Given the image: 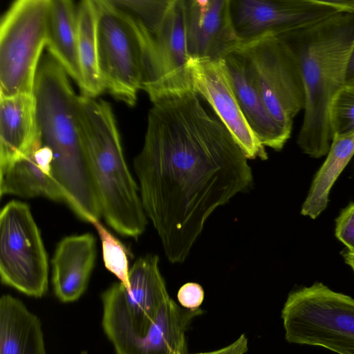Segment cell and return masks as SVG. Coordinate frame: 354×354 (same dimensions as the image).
I'll return each mask as SVG.
<instances>
[{
	"label": "cell",
	"mask_w": 354,
	"mask_h": 354,
	"mask_svg": "<svg viewBox=\"0 0 354 354\" xmlns=\"http://www.w3.org/2000/svg\"><path fill=\"white\" fill-rule=\"evenodd\" d=\"M133 166L145 212L172 263L186 259L213 212L252 182L242 149L194 89L153 102Z\"/></svg>",
	"instance_id": "cell-1"
},
{
	"label": "cell",
	"mask_w": 354,
	"mask_h": 354,
	"mask_svg": "<svg viewBox=\"0 0 354 354\" xmlns=\"http://www.w3.org/2000/svg\"><path fill=\"white\" fill-rule=\"evenodd\" d=\"M278 37L294 57L304 91V113L297 143L313 158L326 156L333 140L331 100L345 84L354 48V14L337 12Z\"/></svg>",
	"instance_id": "cell-2"
},
{
	"label": "cell",
	"mask_w": 354,
	"mask_h": 354,
	"mask_svg": "<svg viewBox=\"0 0 354 354\" xmlns=\"http://www.w3.org/2000/svg\"><path fill=\"white\" fill-rule=\"evenodd\" d=\"M33 94L39 138L53 153V175L66 203L82 220L99 221L102 209L80 132L78 95L67 73L49 54L40 60Z\"/></svg>",
	"instance_id": "cell-3"
},
{
	"label": "cell",
	"mask_w": 354,
	"mask_h": 354,
	"mask_svg": "<svg viewBox=\"0 0 354 354\" xmlns=\"http://www.w3.org/2000/svg\"><path fill=\"white\" fill-rule=\"evenodd\" d=\"M82 138L98 191L102 214L119 234L137 239L147 223L138 186L126 163L109 103L78 95Z\"/></svg>",
	"instance_id": "cell-4"
},
{
	"label": "cell",
	"mask_w": 354,
	"mask_h": 354,
	"mask_svg": "<svg viewBox=\"0 0 354 354\" xmlns=\"http://www.w3.org/2000/svg\"><path fill=\"white\" fill-rule=\"evenodd\" d=\"M285 338L354 354V299L315 282L290 292L281 310Z\"/></svg>",
	"instance_id": "cell-5"
},
{
	"label": "cell",
	"mask_w": 354,
	"mask_h": 354,
	"mask_svg": "<svg viewBox=\"0 0 354 354\" xmlns=\"http://www.w3.org/2000/svg\"><path fill=\"white\" fill-rule=\"evenodd\" d=\"M97 59L104 90L130 106L136 104L143 73V42L138 21L113 1L93 0Z\"/></svg>",
	"instance_id": "cell-6"
},
{
	"label": "cell",
	"mask_w": 354,
	"mask_h": 354,
	"mask_svg": "<svg viewBox=\"0 0 354 354\" xmlns=\"http://www.w3.org/2000/svg\"><path fill=\"white\" fill-rule=\"evenodd\" d=\"M158 263L156 254L138 258L128 287L119 282L102 293V328L115 350L142 337L170 297Z\"/></svg>",
	"instance_id": "cell-7"
},
{
	"label": "cell",
	"mask_w": 354,
	"mask_h": 354,
	"mask_svg": "<svg viewBox=\"0 0 354 354\" xmlns=\"http://www.w3.org/2000/svg\"><path fill=\"white\" fill-rule=\"evenodd\" d=\"M50 0H17L0 24V95L32 94Z\"/></svg>",
	"instance_id": "cell-8"
},
{
	"label": "cell",
	"mask_w": 354,
	"mask_h": 354,
	"mask_svg": "<svg viewBox=\"0 0 354 354\" xmlns=\"http://www.w3.org/2000/svg\"><path fill=\"white\" fill-rule=\"evenodd\" d=\"M2 283L36 298L48 288V261L28 205L12 200L0 212Z\"/></svg>",
	"instance_id": "cell-9"
},
{
	"label": "cell",
	"mask_w": 354,
	"mask_h": 354,
	"mask_svg": "<svg viewBox=\"0 0 354 354\" xmlns=\"http://www.w3.org/2000/svg\"><path fill=\"white\" fill-rule=\"evenodd\" d=\"M245 57L264 104L281 129L290 137L293 120L304 108V91L297 64L277 36L243 43Z\"/></svg>",
	"instance_id": "cell-10"
},
{
	"label": "cell",
	"mask_w": 354,
	"mask_h": 354,
	"mask_svg": "<svg viewBox=\"0 0 354 354\" xmlns=\"http://www.w3.org/2000/svg\"><path fill=\"white\" fill-rule=\"evenodd\" d=\"M138 20V19H137ZM143 42L141 89L153 102L193 89L187 48L184 0H171L160 24L148 32L138 20Z\"/></svg>",
	"instance_id": "cell-11"
},
{
	"label": "cell",
	"mask_w": 354,
	"mask_h": 354,
	"mask_svg": "<svg viewBox=\"0 0 354 354\" xmlns=\"http://www.w3.org/2000/svg\"><path fill=\"white\" fill-rule=\"evenodd\" d=\"M230 9L243 43L279 36L340 12L321 0H230Z\"/></svg>",
	"instance_id": "cell-12"
},
{
	"label": "cell",
	"mask_w": 354,
	"mask_h": 354,
	"mask_svg": "<svg viewBox=\"0 0 354 354\" xmlns=\"http://www.w3.org/2000/svg\"><path fill=\"white\" fill-rule=\"evenodd\" d=\"M194 91L213 109L248 159H268L265 146L248 124L236 99L223 59H192Z\"/></svg>",
	"instance_id": "cell-13"
},
{
	"label": "cell",
	"mask_w": 354,
	"mask_h": 354,
	"mask_svg": "<svg viewBox=\"0 0 354 354\" xmlns=\"http://www.w3.org/2000/svg\"><path fill=\"white\" fill-rule=\"evenodd\" d=\"M184 20L192 59H223L243 44L233 25L230 0H184Z\"/></svg>",
	"instance_id": "cell-14"
},
{
	"label": "cell",
	"mask_w": 354,
	"mask_h": 354,
	"mask_svg": "<svg viewBox=\"0 0 354 354\" xmlns=\"http://www.w3.org/2000/svg\"><path fill=\"white\" fill-rule=\"evenodd\" d=\"M223 60L241 109L252 131L265 147L280 151L290 137L269 113L245 57L236 49Z\"/></svg>",
	"instance_id": "cell-15"
},
{
	"label": "cell",
	"mask_w": 354,
	"mask_h": 354,
	"mask_svg": "<svg viewBox=\"0 0 354 354\" xmlns=\"http://www.w3.org/2000/svg\"><path fill=\"white\" fill-rule=\"evenodd\" d=\"M39 141L34 94L0 95V169L24 157Z\"/></svg>",
	"instance_id": "cell-16"
},
{
	"label": "cell",
	"mask_w": 354,
	"mask_h": 354,
	"mask_svg": "<svg viewBox=\"0 0 354 354\" xmlns=\"http://www.w3.org/2000/svg\"><path fill=\"white\" fill-rule=\"evenodd\" d=\"M96 255L91 233L64 237L52 259V282L55 296L62 302L77 300L85 292Z\"/></svg>",
	"instance_id": "cell-17"
},
{
	"label": "cell",
	"mask_w": 354,
	"mask_h": 354,
	"mask_svg": "<svg viewBox=\"0 0 354 354\" xmlns=\"http://www.w3.org/2000/svg\"><path fill=\"white\" fill-rule=\"evenodd\" d=\"M53 153L41 140L24 157L0 169V196H43L66 203L65 195L52 167Z\"/></svg>",
	"instance_id": "cell-18"
},
{
	"label": "cell",
	"mask_w": 354,
	"mask_h": 354,
	"mask_svg": "<svg viewBox=\"0 0 354 354\" xmlns=\"http://www.w3.org/2000/svg\"><path fill=\"white\" fill-rule=\"evenodd\" d=\"M203 313L200 308H183L169 297L146 333L115 349L116 354H187L186 331Z\"/></svg>",
	"instance_id": "cell-19"
},
{
	"label": "cell",
	"mask_w": 354,
	"mask_h": 354,
	"mask_svg": "<svg viewBox=\"0 0 354 354\" xmlns=\"http://www.w3.org/2000/svg\"><path fill=\"white\" fill-rule=\"evenodd\" d=\"M46 46L48 54L82 86L78 49L77 5L70 0H50Z\"/></svg>",
	"instance_id": "cell-20"
},
{
	"label": "cell",
	"mask_w": 354,
	"mask_h": 354,
	"mask_svg": "<svg viewBox=\"0 0 354 354\" xmlns=\"http://www.w3.org/2000/svg\"><path fill=\"white\" fill-rule=\"evenodd\" d=\"M0 354H47L41 323L19 299H0Z\"/></svg>",
	"instance_id": "cell-21"
},
{
	"label": "cell",
	"mask_w": 354,
	"mask_h": 354,
	"mask_svg": "<svg viewBox=\"0 0 354 354\" xmlns=\"http://www.w3.org/2000/svg\"><path fill=\"white\" fill-rule=\"evenodd\" d=\"M354 156V131L334 135L326 158L316 173L301 214L317 218L327 207L334 183Z\"/></svg>",
	"instance_id": "cell-22"
},
{
	"label": "cell",
	"mask_w": 354,
	"mask_h": 354,
	"mask_svg": "<svg viewBox=\"0 0 354 354\" xmlns=\"http://www.w3.org/2000/svg\"><path fill=\"white\" fill-rule=\"evenodd\" d=\"M78 49L82 86V95L95 98L104 88L97 68L96 13L93 0H83L77 5Z\"/></svg>",
	"instance_id": "cell-23"
},
{
	"label": "cell",
	"mask_w": 354,
	"mask_h": 354,
	"mask_svg": "<svg viewBox=\"0 0 354 354\" xmlns=\"http://www.w3.org/2000/svg\"><path fill=\"white\" fill-rule=\"evenodd\" d=\"M102 241L104 266L122 284L128 287V251L125 246L112 235L99 221L93 223Z\"/></svg>",
	"instance_id": "cell-24"
},
{
	"label": "cell",
	"mask_w": 354,
	"mask_h": 354,
	"mask_svg": "<svg viewBox=\"0 0 354 354\" xmlns=\"http://www.w3.org/2000/svg\"><path fill=\"white\" fill-rule=\"evenodd\" d=\"M329 122L333 136L354 131V84H344L333 97Z\"/></svg>",
	"instance_id": "cell-25"
},
{
	"label": "cell",
	"mask_w": 354,
	"mask_h": 354,
	"mask_svg": "<svg viewBox=\"0 0 354 354\" xmlns=\"http://www.w3.org/2000/svg\"><path fill=\"white\" fill-rule=\"evenodd\" d=\"M113 1L138 19L149 32L156 31L171 3V0Z\"/></svg>",
	"instance_id": "cell-26"
},
{
	"label": "cell",
	"mask_w": 354,
	"mask_h": 354,
	"mask_svg": "<svg viewBox=\"0 0 354 354\" xmlns=\"http://www.w3.org/2000/svg\"><path fill=\"white\" fill-rule=\"evenodd\" d=\"M335 236L354 252V203L344 208L335 220Z\"/></svg>",
	"instance_id": "cell-27"
},
{
	"label": "cell",
	"mask_w": 354,
	"mask_h": 354,
	"mask_svg": "<svg viewBox=\"0 0 354 354\" xmlns=\"http://www.w3.org/2000/svg\"><path fill=\"white\" fill-rule=\"evenodd\" d=\"M205 293L202 286L194 282L183 285L177 293L180 305L187 309L195 310L200 308L204 300Z\"/></svg>",
	"instance_id": "cell-28"
},
{
	"label": "cell",
	"mask_w": 354,
	"mask_h": 354,
	"mask_svg": "<svg viewBox=\"0 0 354 354\" xmlns=\"http://www.w3.org/2000/svg\"><path fill=\"white\" fill-rule=\"evenodd\" d=\"M248 349V338L242 334L234 342L225 347L212 351L192 354H245Z\"/></svg>",
	"instance_id": "cell-29"
},
{
	"label": "cell",
	"mask_w": 354,
	"mask_h": 354,
	"mask_svg": "<svg viewBox=\"0 0 354 354\" xmlns=\"http://www.w3.org/2000/svg\"><path fill=\"white\" fill-rule=\"evenodd\" d=\"M321 1L340 12L354 14V0H321Z\"/></svg>",
	"instance_id": "cell-30"
},
{
	"label": "cell",
	"mask_w": 354,
	"mask_h": 354,
	"mask_svg": "<svg viewBox=\"0 0 354 354\" xmlns=\"http://www.w3.org/2000/svg\"><path fill=\"white\" fill-rule=\"evenodd\" d=\"M345 84H354V48L351 54L345 77Z\"/></svg>",
	"instance_id": "cell-31"
},
{
	"label": "cell",
	"mask_w": 354,
	"mask_h": 354,
	"mask_svg": "<svg viewBox=\"0 0 354 354\" xmlns=\"http://www.w3.org/2000/svg\"><path fill=\"white\" fill-rule=\"evenodd\" d=\"M345 263L348 265L354 273V252L346 251L342 253Z\"/></svg>",
	"instance_id": "cell-32"
},
{
	"label": "cell",
	"mask_w": 354,
	"mask_h": 354,
	"mask_svg": "<svg viewBox=\"0 0 354 354\" xmlns=\"http://www.w3.org/2000/svg\"><path fill=\"white\" fill-rule=\"evenodd\" d=\"M353 168H354V167H353Z\"/></svg>",
	"instance_id": "cell-33"
}]
</instances>
